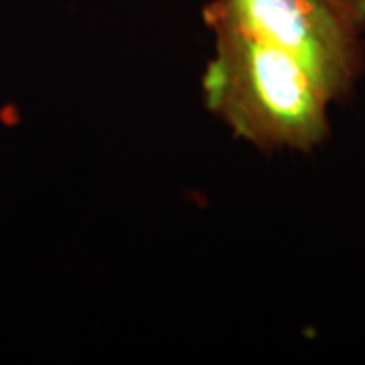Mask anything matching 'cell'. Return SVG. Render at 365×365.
I'll list each match as a JSON object with an SVG mask.
<instances>
[{
    "label": "cell",
    "instance_id": "7a4b0ae2",
    "mask_svg": "<svg viewBox=\"0 0 365 365\" xmlns=\"http://www.w3.org/2000/svg\"><path fill=\"white\" fill-rule=\"evenodd\" d=\"M203 16L205 23L232 25L290 55L331 102L345 98L364 71V26L327 0H213Z\"/></svg>",
    "mask_w": 365,
    "mask_h": 365
},
{
    "label": "cell",
    "instance_id": "6da1fadb",
    "mask_svg": "<svg viewBox=\"0 0 365 365\" xmlns=\"http://www.w3.org/2000/svg\"><path fill=\"white\" fill-rule=\"evenodd\" d=\"M215 57L203 76L207 108L262 150H309L329 132V96L290 55L225 23H207Z\"/></svg>",
    "mask_w": 365,
    "mask_h": 365
},
{
    "label": "cell",
    "instance_id": "3957f363",
    "mask_svg": "<svg viewBox=\"0 0 365 365\" xmlns=\"http://www.w3.org/2000/svg\"><path fill=\"white\" fill-rule=\"evenodd\" d=\"M337 11L347 14L357 25L365 26V0H327Z\"/></svg>",
    "mask_w": 365,
    "mask_h": 365
}]
</instances>
